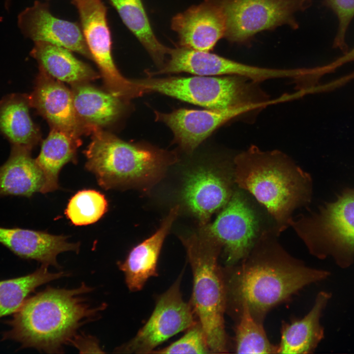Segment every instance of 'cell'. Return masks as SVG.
Here are the masks:
<instances>
[{
    "label": "cell",
    "instance_id": "25",
    "mask_svg": "<svg viewBox=\"0 0 354 354\" xmlns=\"http://www.w3.org/2000/svg\"><path fill=\"white\" fill-rule=\"evenodd\" d=\"M116 9L124 24L136 36L154 63L165 64L170 49L156 37L142 0H108Z\"/></svg>",
    "mask_w": 354,
    "mask_h": 354
},
{
    "label": "cell",
    "instance_id": "30",
    "mask_svg": "<svg viewBox=\"0 0 354 354\" xmlns=\"http://www.w3.org/2000/svg\"><path fill=\"white\" fill-rule=\"evenodd\" d=\"M323 2L335 14L338 21V30L332 47L345 54L348 51L346 41L347 32L354 17V0H323Z\"/></svg>",
    "mask_w": 354,
    "mask_h": 354
},
{
    "label": "cell",
    "instance_id": "3",
    "mask_svg": "<svg viewBox=\"0 0 354 354\" xmlns=\"http://www.w3.org/2000/svg\"><path fill=\"white\" fill-rule=\"evenodd\" d=\"M233 163L235 183L264 206L274 220L277 236L290 226L295 209L310 203L311 176L281 151L251 146Z\"/></svg>",
    "mask_w": 354,
    "mask_h": 354
},
{
    "label": "cell",
    "instance_id": "9",
    "mask_svg": "<svg viewBox=\"0 0 354 354\" xmlns=\"http://www.w3.org/2000/svg\"><path fill=\"white\" fill-rule=\"evenodd\" d=\"M72 2L78 10L86 44L107 90L122 100L139 96L140 91L136 81L123 77L113 60L107 8L102 1L72 0Z\"/></svg>",
    "mask_w": 354,
    "mask_h": 354
},
{
    "label": "cell",
    "instance_id": "20",
    "mask_svg": "<svg viewBox=\"0 0 354 354\" xmlns=\"http://www.w3.org/2000/svg\"><path fill=\"white\" fill-rule=\"evenodd\" d=\"M43 182L42 172L31 150L12 146L8 158L0 166V196L30 197L40 192Z\"/></svg>",
    "mask_w": 354,
    "mask_h": 354
},
{
    "label": "cell",
    "instance_id": "7",
    "mask_svg": "<svg viewBox=\"0 0 354 354\" xmlns=\"http://www.w3.org/2000/svg\"><path fill=\"white\" fill-rule=\"evenodd\" d=\"M136 81L143 93L156 92L208 109L271 103L256 83L236 75L148 78Z\"/></svg>",
    "mask_w": 354,
    "mask_h": 354
},
{
    "label": "cell",
    "instance_id": "19",
    "mask_svg": "<svg viewBox=\"0 0 354 354\" xmlns=\"http://www.w3.org/2000/svg\"><path fill=\"white\" fill-rule=\"evenodd\" d=\"M331 297L328 292H320L307 314L283 325L276 353L310 354L315 351L324 337L321 318Z\"/></svg>",
    "mask_w": 354,
    "mask_h": 354
},
{
    "label": "cell",
    "instance_id": "11",
    "mask_svg": "<svg viewBox=\"0 0 354 354\" xmlns=\"http://www.w3.org/2000/svg\"><path fill=\"white\" fill-rule=\"evenodd\" d=\"M199 229L219 242L228 266L246 258L261 234L256 213L240 190H234L215 220Z\"/></svg>",
    "mask_w": 354,
    "mask_h": 354
},
{
    "label": "cell",
    "instance_id": "18",
    "mask_svg": "<svg viewBox=\"0 0 354 354\" xmlns=\"http://www.w3.org/2000/svg\"><path fill=\"white\" fill-rule=\"evenodd\" d=\"M179 208L178 205L172 207L158 230L134 246L124 261L118 263L130 291L141 290L149 278L158 275L157 264L162 246Z\"/></svg>",
    "mask_w": 354,
    "mask_h": 354
},
{
    "label": "cell",
    "instance_id": "32",
    "mask_svg": "<svg viewBox=\"0 0 354 354\" xmlns=\"http://www.w3.org/2000/svg\"><path fill=\"white\" fill-rule=\"evenodd\" d=\"M354 61V48L348 51L343 55L333 61L329 63L331 68L335 70L337 68L346 63Z\"/></svg>",
    "mask_w": 354,
    "mask_h": 354
},
{
    "label": "cell",
    "instance_id": "31",
    "mask_svg": "<svg viewBox=\"0 0 354 354\" xmlns=\"http://www.w3.org/2000/svg\"><path fill=\"white\" fill-rule=\"evenodd\" d=\"M80 353H102L97 339L91 336H75L71 342Z\"/></svg>",
    "mask_w": 354,
    "mask_h": 354
},
{
    "label": "cell",
    "instance_id": "14",
    "mask_svg": "<svg viewBox=\"0 0 354 354\" xmlns=\"http://www.w3.org/2000/svg\"><path fill=\"white\" fill-rule=\"evenodd\" d=\"M28 96L30 106L46 118L52 127L79 139L81 134L93 131L77 116L71 90L44 71L39 70L34 89Z\"/></svg>",
    "mask_w": 354,
    "mask_h": 354
},
{
    "label": "cell",
    "instance_id": "29",
    "mask_svg": "<svg viewBox=\"0 0 354 354\" xmlns=\"http://www.w3.org/2000/svg\"><path fill=\"white\" fill-rule=\"evenodd\" d=\"M206 337L200 323L197 321L189 327L181 338L168 346L150 354H210Z\"/></svg>",
    "mask_w": 354,
    "mask_h": 354
},
{
    "label": "cell",
    "instance_id": "2",
    "mask_svg": "<svg viewBox=\"0 0 354 354\" xmlns=\"http://www.w3.org/2000/svg\"><path fill=\"white\" fill-rule=\"evenodd\" d=\"M91 288L48 287L28 297L5 322L9 329L2 340L18 342L21 348H32L47 353H59L71 343L77 330L105 307H91L84 295Z\"/></svg>",
    "mask_w": 354,
    "mask_h": 354
},
{
    "label": "cell",
    "instance_id": "4",
    "mask_svg": "<svg viewBox=\"0 0 354 354\" xmlns=\"http://www.w3.org/2000/svg\"><path fill=\"white\" fill-rule=\"evenodd\" d=\"M92 133L85 167L106 190L152 185L177 160L174 152L131 144L100 128Z\"/></svg>",
    "mask_w": 354,
    "mask_h": 354
},
{
    "label": "cell",
    "instance_id": "1",
    "mask_svg": "<svg viewBox=\"0 0 354 354\" xmlns=\"http://www.w3.org/2000/svg\"><path fill=\"white\" fill-rule=\"evenodd\" d=\"M275 235L273 230L264 231L252 249V257L227 276L223 274L226 306L239 309L245 304L260 321L302 288L331 275L329 271L296 262L280 247Z\"/></svg>",
    "mask_w": 354,
    "mask_h": 354
},
{
    "label": "cell",
    "instance_id": "6",
    "mask_svg": "<svg viewBox=\"0 0 354 354\" xmlns=\"http://www.w3.org/2000/svg\"><path fill=\"white\" fill-rule=\"evenodd\" d=\"M310 253L347 269L354 264V188H345L317 212L291 222Z\"/></svg>",
    "mask_w": 354,
    "mask_h": 354
},
{
    "label": "cell",
    "instance_id": "22",
    "mask_svg": "<svg viewBox=\"0 0 354 354\" xmlns=\"http://www.w3.org/2000/svg\"><path fill=\"white\" fill-rule=\"evenodd\" d=\"M72 86L76 112L87 126L100 128L114 121L121 114L123 106L120 98L87 83Z\"/></svg>",
    "mask_w": 354,
    "mask_h": 354
},
{
    "label": "cell",
    "instance_id": "27",
    "mask_svg": "<svg viewBox=\"0 0 354 354\" xmlns=\"http://www.w3.org/2000/svg\"><path fill=\"white\" fill-rule=\"evenodd\" d=\"M240 309L235 331L236 353L238 354L276 353L277 346L269 342L261 322L256 319L245 305Z\"/></svg>",
    "mask_w": 354,
    "mask_h": 354
},
{
    "label": "cell",
    "instance_id": "23",
    "mask_svg": "<svg viewBox=\"0 0 354 354\" xmlns=\"http://www.w3.org/2000/svg\"><path fill=\"white\" fill-rule=\"evenodd\" d=\"M28 96L12 94L0 101V131L12 146L31 150L40 140L38 129L29 112Z\"/></svg>",
    "mask_w": 354,
    "mask_h": 354
},
{
    "label": "cell",
    "instance_id": "13",
    "mask_svg": "<svg viewBox=\"0 0 354 354\" xmlns=\"http://www.w3.org/2000/svg\"><path fill=\"white\" fill-rule=\"evenodd\" d=\"M267 104H257L222 109H179L169 113L155 112L157 120L172 131L174 142L185 151L192 152L215 129L228 121L247 112L264 108Z\"/></svg>",
    "mask_w": 354,
    "mask_h": 354
},
{
    "label": "cell",
    "instance_id": "10",
    "mask_svg": "<svg viewBox=\"0 0 354 354\" xmlns=\"http://www.w3.org/2000/svg\"><path fill=\"white\" fill-rule=\"evenodd\" d=\"M183 273V271L157 298L150 317L134 338L118 347L115 353L150 354L158 345L197 321L191 303L184 301L180 292Z\"/></svg>",
    "mask_w": 354,
    "mask_h": 354
},
{
    "label": "cell",
    "instance_id": "17",
    "mask_svg": "<svg viewBox=\"0 0 354 354\" xmlns=\"http://www.w3.org/2000/svg\"><path fill=\"white\" fill-rule=\"evenodd\" d=\"M0 243L18 256L33 260L42 265L57 268V257L60 253L79 252L80 244L70 243L67 237L48 233L19 228L0 226Z\"/></svg>",
    "mask_w": 354,
    "mask_h": 354
},
{
    "label": "cell",
    "instance_id": "28",
    "mask_svg": "<svg viewBox=\"0 0 354 354\" xmlns=\"http://www.w3.org/2000/svg\"><path fill=\"white\" fill-rule=\"evenodd\" d=\"M108 203L104 195L94 190L78 191L70 199L65 213L76 226L93 224L106 212Z\"/></svg>",
    "mask_w": 354,
    "mask_h": 354
},
{
    "label": "cell",
    "instance_id": "12",
    "mask_svg": "<svg viewBox=\"0 0 354 354\" xmlns=\"http://www.w3.org/2000/svg\"><path fill=\"white\" fill-rule=\"evenodd\" d=\"M229 169L201 166L186 174L181 200L198 220L199 227L209 223L211 215L229 201L234 192V166Z\"/></svg>",
    "mask_w": 354,
    "mask_h": 354
},
{
    "label": "cell",
    "instance_id": "5",
    "mask_svg": "<svg viewBox=\"0 0 354 354\" xmlns=\"http://www.w3.org/2000/svg\"><path fill=\"white\" fill-rule=\"evenodd\" d=\"M193 274L191 304L206 334L211 353L228 352L225 329L226 295L222 271L218 263L222 246L199 229L181 236Z\"/></svg>",
    "mask_w": 354,
    "mask_h": 354
},
{
    "label": "cell",
    "instance_id": "21",
    "mask_svg": "<svg viewBox=\"0 0 354 354\" xmlns=\"http://www.w3.org/2000/svg\"><path fill=\"white\" fill-rule=\"evenodd\" d=\"M30 56L37 61L39 70L60 82L73 85L98 77L88 64L77 59L71 51L56 45L34 42Z\"/></svg>",
    "mask_w": 354,
    "mask_h": 354
},
{
    "label": "cell",
    "instance_id": "26",
    "mask_svg": "<svg viewBox=\"0 0 354 354\" xmlns=\"http://www.w3.org/2000/svg\"><path fill=\"white\" fill-rule=\"evenodd\" d=\"M66 275L63 271L51 272L41 265L30 274L0 281V318L14 314L39 286Z\"/></svg>",
    "mask_w": 354,
    "mask_h": 354
},
{
    "label": "cell",
    "instance_id": "8",
    "mask_svg": "<svg viewBox=\"0 0 354 354\" xmlns=\"http://www.w3.org/2000/svg\"><path fill=\"white\" fill-rule=\"evenodd\" d=\"M224 17V38L230 43L248 46L259 33L286 25L299 28L295 17L312 5L313 0H208Z\"/></svg>",
    "mask_w": 354,
    "mask_h": 354
},
{
    "label": "cell",
    "instance_id": "24",
    "mask_svg": "<svg viewBox=\"0 0 354 354\" xmlns=\"http://www.w3.org/2000/svg\"><path fill=\"white\" fill-rule=\"evenodd\" d=\"M81 141L55 127L43 141L35 161L41 170L44 182L40 193H46L59 188L58 177L62 167L74 161Z\"/></svg>",
    "mask_w": 354,
    "mask_h": 354
},
{
    "label": "cell",
    "instance_id": "16",
    "mask_svg": "<svg viewBox=\"0 0 354 354\" xmlns=\"http://www.w3.org/2000/svg\"><path fill=\"white\" fill-rule=\"evenodd\" d=\"M171 27L177 34L178 46L205 52L212 50L226 31L223 13L208 0L177 14Z\"/></svg>",
    "mask_w": 354,
    "mask_h": 354
},
{
    "label": "cell",
    "instance_id": "15",
    "mask_svg": "<svg viewBox=\"0 0 354 354\" xmlns=\"http://www.w3.org/2000/svg\"><path fill=\"white\" fill-rule=\"evenodd\" d=\"M18 24L23 34L34 42L50 43L92 59L81 26L54 16L48 3L35 1L20 13Z\"/></svg>",
    "mask_w": 354,
    "mask_h": 354
},
{
    "label": "cell",
    "instance_id": "33",
    "mask_svg": "<svg viewBox=\"0 0 354 354\" xmlns=\"http://www.w3.org/2000/svg\"><path fill=\"white\" fill-rule=\"evenodd\" d=\"M6 0V1H7V2H9V1H10V0Z\"/></svg>",
    "mask_w": 354,
    "mask_h": 354
}]
</instances>
